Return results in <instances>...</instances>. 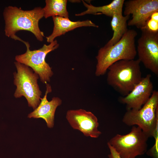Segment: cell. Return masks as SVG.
I'll return each mask as SVG.
<instances>
[{
	"label": "cell",
	"instance_id": "277c9868",
	"mask_svg": "<svg viewBox=\"0 0 158 158\" xmlns=\"http://www.w3.org/2000/svg\"><path fill=\"white\" fill-rule=\"evenodd\" d=\"M122 121L127 126L139 127L150 137L158 136V91L154 90L140 109L127 110Z\"/></svg>",
	"mask_w": 158,
	"mask_h": 158
},
{
	"label": "cell",
	"instance_id": "5bb4252c",
	"mask_svg": "<svg viewBox=\"0 0 158 158\" xmlns=\"http://www.w3.org/2000/svg\"><path fill=\"white\" fill-rule=\"evenodd\" d=\"M82 1L84 6L87 8V10L79 13L75 14L76 16H82L87 14H104L112 17L115 13H122L123 7L125 1L124 0H114L107 5L95 6L90 3L88 4L84 1Z\"/></svg>",
	"mask_w": 158,
	"mask_h": 158
},
{
	"label": "cell",
	"instance_id": "3957f363",
	"mask_svg": "<svg viewBox=\"0 0 158 158\" xmlns=\"http://www.w3.org/2000/svg\"><path fill=\"white\" fill-rule=\"evenodd\" d=\"M140 63L138 59L121 60L113 63L108 69V84L123 96H126L142 78Z\"/></svg>",
	"mask_w": 158,
	"mask_h": 158
},
{
	"label": "cell",
	"instance_id": "30bf717a",
	"mask_svg": "<svg viewBox=\"0 0 158 158\" xmlns=\"http://www.w3.org/2000/svg\"><path fill=\"white\" fill-rule=\"evenodd\" d=\"M66 117L73 129L80 131L86 136L97 138L101 134L98 129L97 118L90 111L82 109L69 110Z\"/></svg>",
	"mask_w": 158,
	"mask_h": 158
},
{
	"label": "cell",
	"instance_id": "2e32d148",
	"mask_svg": "<svg viewBox=\"0 0 158 158\" xmlns=\"http://www.w3.org/2000/svg\"><path fill=\"white\" fill-rule=\"evenodd\" d=\"M66 0H46V5L43 8L44 17L47 18L52 16L68 18Z\"/></svg>",
	"mask_w": 158,
	"mask_h": 158
},
{
	"label": "cell",
	"instance_id": "e0dca14e",
	"mask_svg": "<svg viewBox=\"0 0 158 158\" xmlns=\"http://www.w3.org/2000/svg\"><path fill=\"white\" fill-rule=\"evenodd\" d=\"M140 30L158 32V11L152 14L146 21L144 27Z\"/></svg>",
	"mask_w": 158,
	"mask_h": 158
},
{
	"label": "cell",
	"instance_id": "9a60e30c",
	"mask_svg": "<svg viewBox=\"0 0 158 158\" xmlns=\"http://www.w3.org/2000/svg\"><path fill=\"white\" fill-rule=\"evenodd\" d=\"M130 17V16H123L122 13H116L114 14L111 21V26L113 31V35L105 45H113L121 39L128 30L127 21Z\"/></svg>",
	"mask_w": 158,
	"mask_h": 158
},
{
	"label": "cell",
	"instance_id": "9c48e42d",
	"mask_svg": "<svg viewBox=\"0 0 158 158\" xmlns=\"http://www.w3.org/2000/svg\"><path fill=\"white\" fill-rule=\"evenodd\" d=\"M124 16L132 15L128 25L140 29L154 13L158 11V0H129L124 1Z\"/></svg>",
	"mask_w": 158,
	"mask_h": 158
},
{
	"label": "cell",
	"instance_id": "5b68a950",
	"mask_svg": "<svg viewBox=\"0 0 158 158\" xmlns=\"http://www.w3.org/2000/svg\"><path fill=\"white\" fill-rule=\"evenodd\" d=\"M14 63L17 72L14 73V83L16 88L14 96L24 97L28 106L34 110L40 102L42 94L37 83L39 76L28 66L17 61Z\"/></svg>",
	"mask_w": 158,
	"mask_h": 158
},
{
	"label": "cell",
	"instance_id": "4fadbf2b",
	"mask_svg": "<svg viewBox=\"0 0 158 158\" xmlns=\"http://www.w3.org/2000/svg\"><path fill=\"white\" fill-rule=\"evenodd\" d=\"M52 18L54 23L53 31L50 35L46 37L47 42L50 43L53 42L56 37L79 27H99L98 26L88 20L73 21L69 20L68 18L57 16L53 17Z\"/></svg>",
	"mask_w": 158,
	"mask_h": 158
},
{
	"label": "cell",
	"instance_id": "d6986e66",
	"mask_svg": "<svg viewBox=\"0 0 158 158\" xmlns=\"http://www.w3.org/2000/svg\"><path fill=\"white\" fill-rule=\"evenodd\" d=\"M107 144L110 152L108 155L109 158H121L114 149L108 142Z\"/></svg>",
	"mask_w": 158,
	"mask_h": 158
},
{
	"label": "cell",
	"instance_id": "52a82bcc",
	"mask_svg": "<svg viewBox=\"0 0 158 158\" xmlns=\"http://www.w3.org/2000/svg\"><path fill=\"white\" fill-rule=\"evenodd\" d=\"M23 42L26 45V51L23 54L16 55V60L31 68L38 75L42 83H47L50 81L53 73L46 61L45 58L49 53L58 47L59 44L57 40H54L49 44H44L40 49L33 50H30L28 42L24 41Z\"/></svg>",
	"mask_w": 158,
	"mask_h": 158
},
{
	"label": "cell",
	"instance_id": "7a4b0ae2",
	"mask_svg": "<svg viewBox=\"0 0 158 158\" xmlns=\"http://www.w3.org/2000/svg\"><path fill=\"white\" fill-rule=\"evenodd\" d=\"M137 35L135 30L128 29L116 44L100 48L96 56L95 75H104L111 65L118 61L134 59L137 54L135 44Z\"/></svg>",
	"mask_w": 158,
	"mask_h": 158
},
{
	"label": "cell",
	"instance_id": "ac0fdd59",
	"mask_svg": "<svg viewBox=\"0 0 158 158\" xmlns=\"http://www.w3.org/2000/svg\"><path fill=\"white\" fill-rule=\"evenodd\" d=\"M155 138V143L153 146L147 152V154L153 158H158V136L154 138Z\"/></svg>",
	"mask_w": 158,
	"mask_h": 158
},
{
	"label": "cell",
	"instance_id": "6da1fadb",
	"mask_svg": "<svg viewBox=\"0 0 158 158\" xmlns=\"http://www.w3.org/2000/svg\"><path fill=\"white\" fill-rule=\"evenodd\" d=\"M5 35L16 40L21 41L22 39L16 34L21 30L32 32L36 39L42 41L44 36L39 26L40 20L44 17L43 8L36 7L30 10H23L16 6H9L4 11Z\"/></svg>",
	"mask_w": 158,
	"mask_h": 158
},
{
	"label": "cell",
	"instance_id": "8992f818",
	"mask_svg": "<svg viewBox=\"0 0 158 158\" xmlns=\"http://www.w3.org/2000/svg\"><path fill=\"white\" fill-rule=\"evenodd\" d=\"M149 136L139 127H132L130 131L124 135L117 134L108 142L121 158H135L147 151Z\"/></svg>",
	"mask_w": 158,
	"mask_h": 158
},
{
	"label": "cell",
	"instance_id": "ba28073f",
	"mask_svg": "<svg viewBox=\"0 0 158 158\" xmlns=\"http://www.w3.org/2000/svg\"><path fill=\"white\" fill-rule=\"evenodd\" d=\"M138 41L137 53L140 63L156 75H158V32L141 30Z\"/></svg>",
	"mask_w": 158,
	"mask_h": 158
},
{
	"label": "cell",
	"instance_id": "7c38bea8",
	"mask_svg": "<svg viewBox=\"0 0 158 158\" xmlns=\"http://www.w3.org/2000/svg\"><path fill=\"white\" fill-rule=\"evenodd\" d=\"M46 85V90L44 96L40 99V102L37 107L30 113L28 117L41 118L45 120L47 127L51 128L54 127L55 112L57 108L62 104V101L58 97H54L50 101L47 98V94L51 91V87Z\"/></svg>",
	"mask_w": 158,
	"mask_h": 158
},
{
	"label": "cell",
	"instance_id": "8fae6325",
	"mask_svg": "<svg viewBox=\"0 0 158 158\" xmlns=\"http://www.w3.org/2000/svg\"><path fill=\"white\" fill-rule=\"evenodd\" d=\"M150 74L141 80L126 96L120 98L119 101L126 105V109H139L149 100L153 91Z\"/></svg>",
	"mask_w": 158,
	"mask_h": 158
}]
</instances>
